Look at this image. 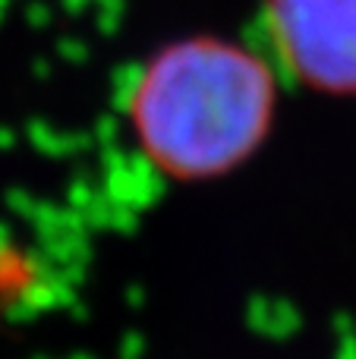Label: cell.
<instances>
[{"mask_svg":"<svg viewBox=\"0 0 356 359\" xmlns=\"http://www.w3.org/2000/svg\"><path fill=\"white\" fill-rule=\"evenodd\" d=\"M275 111L278 67L214 35L161 48L130 92L139 145L177 180H212L243 164L265 142Z\"/></svg>","mask_w":356,"mask_h":359,"instance_id":"obj_1","label":"cell"},{"mask_svg":"<svg viewBox=\"0 0 356 359\" xmlns=\"http://www.w3.org/2000/svg\"><path fill=\"white\" fill-rule=\"evenodd\" d=\"M271 63L296 86L356 98V0H265Z\"/></svg>","mask_w":356,"mask_h":359,"instance_id":"obj_2","label":"cell"}]
</instances>
